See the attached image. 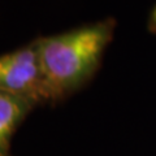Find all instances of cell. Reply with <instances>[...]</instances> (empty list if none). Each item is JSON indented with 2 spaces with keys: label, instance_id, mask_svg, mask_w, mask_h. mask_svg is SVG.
Listing matches in <instances>:
<instances>
[{
  "label": "cell",
  "instance_id": "obj_1",
  "mask_svg": "<svg viewBox=\"0 0 156 156\" xmlns=\"http://www.w3.org/2000/svg\"><path fill=\"white\" fill-rule=\"evenodd\" d=\"M116 27L113 18L51 37H39V57L50 100H58L89 81L98 70Z\"/></svg>",
  "mask_w": 156,
  "mask_h": 156
},
{
  "label": "cell",
  "instance_id": "obj_3",
  "mask_svg": "<svg viewBox=\"0 0 156 156\" xmlns=\"http://www.w3.org/2000/svg\"><path fill=\"white\" fill-rule=\"evenodd\" d=\"M33 107L29 100L0 91V156H8L13 131Z\"/></svg>",
  "mask_w": 156,
  "mask_h": 156
},
{
  "label": "cell",
  "instance_id": "obj_4",
  "mask_svg": "<svg viewBox=\"0 0 156 156\" xmlns=\"http://www.w3.org/2000/svg\"><path fill=\"white\" fill-rule=\"evenodd\" d=\"M147 29L150 33L156 34V4L154 5L152 11L150 13V17H148V21H147Z\"/></svg>",
  "mask_w": 156,
  "mask_h": 156
},
{
  "label": "cell",
  "instance_id": "obj_2",
  "mask_svg": "<svg viewBox=\"0 0 156 156\" xmlns=\"http://www.w3.org/2000/svg\"><path fill=\"white\" fill-rule=\"evenodd\" d=\"M0 91L35 105L48 101L38 38L18 50L0 55Z\"/></svg>",
  "mask_w": 156,
  "mask_h": 156
}]
</instances>
